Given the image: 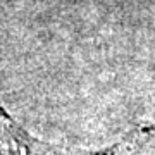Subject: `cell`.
I'll return each mask as SVG.
<instances>
[{"label":"cell","mask_w":155,"mask_h":155,"mask_svg":"<svg viewBox=\"0 0 155 155\" xmlns=\"http://www.w3.org/2000/svg\"><path fill=\"white\" fill-rule=\"evenodd\" d=\"M152 136V127H138L127 134L119 143L112 145L102 152H95L91 155H140L143 145Z\"/></svg>","instance_id":"6da1fadb"}]
</instances>
